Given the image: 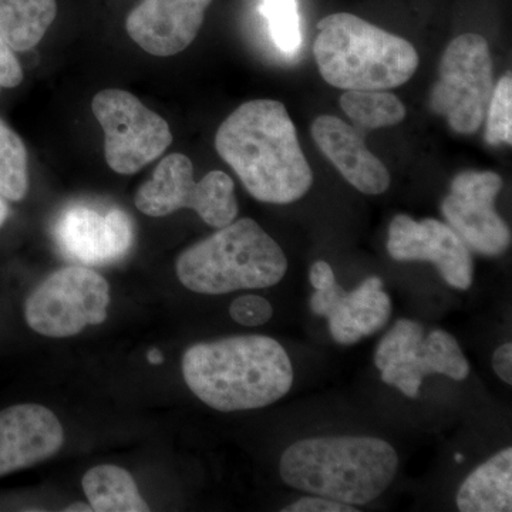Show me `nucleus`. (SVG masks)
Here are the masks:
<instances>
[{
  "mask_svg": "<svg viewBox=\"0 0 512 512\" xmlns=\"http://www.w3.org/2000/svg\"><path fill=\"white\" fill-rule=\"evenodd\" d=\"M311 133L323 156L356 190L367 195H380L389 190L392 183L389 170L367 148L362 131L339 117L319 116L313 121Z\"/></svg>",
  "mask_w": 512,
  "mask_h": 512,
  "instance_id": "obj_17",
  "label": "nucleus"
},
{
  "mask_svg": "<svg viewBox=\"0 0 512 512\" xmlns=\"http://www.w3.org/2000/svg\"><path fill=\"white\" fill-rule=\"evenodd\" d=\"M29 191L28 151L22 138L0 120V194L22 201Z\"/></svg>",
  "mask_w": 512,
  "mask_h": 512,
  "instance_id": "obj_22",
  "label": "nucleus"
},
{
  "mask_svg": "<svg viewBox=\"0 0 512 512\" xmlns=\"http://www.w3.org/2000/svg\"><path fill=\"white\" fill-rule=\"evenodd\" d=\"M175 271L192 292L224 295L279 284L288 271V259L258 222L242 218L185 249Z\"/></svg>",
  "mask_w": 512,
  "mask_h": 512,
  "instance_id": "obj_5",
  "label": "nucleus"
},
{
  "mask_svg": "<svg viewBox=\"0 0 512 512\" xmlns=\"http://www.w3.org/2000/svg\"><path fill=\"white\" fill-rule=\"evenodd\" d=\"M9 215V207L8 202H6V198L0 194V228L5 225L6 220H8Z\"/></svg>",
  "mask_w": 512,
  "mask_h": 512,
  "instance_id": "obj_30",
  "label": "nucleus"
},
{
  "mask_svg": "<svg viewBox=\"0 0 512 512\" xmlns=\"http://www.w3.org/2000/svg\"><path fill=\"white\" fill-rule=\"evenodd\" d=\"M339 104L362 133L397 126L407 114L403 101L386 90H346Z\"/></svg>",
  "mask_w": 512,
  "mask_h": 512,
  "instance_id": "obj_21",
  "label": "nucleus"
},
{
  "mask_svg": "<svg viewBox=\"0 0 512 512\" xmlns=\"http://www.w3.org/2000/svg\"><path fill=\"white\" fill-rule=\"evenodd\" d=\"M355 505L339 503V501L330 500V498L320 497V495H311V497H302L295 503L289 504L282 512H357Z\"/></svg>",
  "mask_w": 512,
  "mask_h": 512,
  "instance_id": "obj_27",
  "label": "nucleus"
},
{
  "mask_svg": "<svg viewBox=\"0 0 512 512\" xmlns=\"http://www.w3.org/2000/svg\"><path fill=\"white\" fill-rule=\"evenodd\" d=\"M309 279L316 291H323V289H328L336 284L335 272H333L332 266L325 261H318L312 265Z\"/></svg>",
  "mask_w": 512,
  "mask_h": 512,
  "instance_id": "obj_29",
  "label": "nucleus"
},
{
  "mask_svg": "<svg viewBox=\"0 0 512 512\" xmlns=\"http://www.w3.org/2000/svg\"><path fill=\"white\" fill-rule=\"evenodd\" d=\"M485 140L490 146L512 144V76L505 74L495 84L493 96L485 114Z\"/></svg>",
  "mask_w": 512,
  "mask_h": 512,
  "instance_id": "obj_24",
  "label": "nucleus"
},
{
  "mask_svg": "<svg viewBox=\"0 0 512 512\" xmlns=\"http://www.w3.org/2000/svg\"><path fill=\"white\" fill-rule=\"evenodd\" d=\"M503 185V178L493 171H463L441 202L447 224L478 254L500 256L510 248V228L495 210Z\"/></svg>",
  "mask_w": 512,
  "mask_h": 512,
  "instance_id": "obj_11",
  "label": "nucleus"
},
{
  "mask_svg": "<svg viewBox=\"0 0 512 512\" xmlns=\"http://www.w3.org/2000/svg\"><path fill=\"white\" fill-rule=\"evenodd\" d=\"M134 204L138 211L154 218L190 208L214 228L227 227L238 215L232 178L222 171H211L195 183L194 165L180 153L161 160L151 180L138 188Z\"/></svg>",
  "mask_w": 512,
  "mask_h": 512,
  "instance_id": "obj_7",
  "label": "nucleus"
},
{
  "mask_svg": "<svg viewBox=\"0 0 512 512\" xmlns=\"http://www.w3.org/2000/svg\"><path fill=\"white\" fill-rule=\"evenodd\" d=\"M23 80V70L12 47L0 36V89H13Z\"/></svg>",
  "mask_w": 512,
  "mask_h": 512,
  "instance_id": "obj_26",
  "label": "nucleus"
},
{
  "mask_svg": "<svg viewBox=\"0 0 512 512\" xmlns=\"http://www.w3.org/2000/svg\"><path fill=\"white\" fill-rule=\"evenodd\" d=\"M262 13L268 20L269 32L275 45L293 55L302 45L301 19L296 0H264Z\"/></svg>",
  "mask_w": 512,
  "mask_h": 512,
  "instance_id": "obj_23",
  "label": "nucleus"
},
{
  "mask_svg": "<svg viewBox=\"0 0 512 512\" xmlns=\"http://www.w3.org/2000/svg\"><path fill=\"white\" fill-rule=\"evenodd\" d=\"M493 367L495 375L500 377L508 386L512 384V345L504 343L495 350L493 355Z\"/></svg>",
  "mask_w": 512,
  "mask_h": 512,
  "instance_id": "obj_28",
  "label": "nucleus"
},
{
  "mask_svg": "<svg viewBox=\"0 0 512 512\" xmlns=\"http://www.w3.org/2000/svg\"><path fill=\"white\" fill-rule=\"evenodd\" d=\"M92 110L103 128L104 157L114 173H138L173 143L167 121L134 94L103 90L94 96Z\"/></svg>",
  "mask_w": 512,
  "mask_h": 512,
  "instance_id": "obj_10",
  "label": "nucleus"
},
{
  "mask_svg": "<svg viewBox=\"0 0 512 512\" xmlns=\"http://www.w3.org/2000/svg\"><path fill=\"white\" fill-rule=\"evenodd\" d=\"M461 512L512 511V448L507 447L478 466L460 485Z\"/></svg>",
  "mask_w": 512,
  "mask_h": 512,
  "instance_id": "obj_18",
  "label": "nucleus"
},
{
  "mask_svg": "<svg viewBox=\"0 0 512 512\" xmlns=\"http://www.w3.org/2000/svg\"><path fill=\"white\" fill-rule=\"evenodd\" d=\"M231 318L239 325L261 326L268 323L274 315L271 303L258 295L239 296L229 306Z\"/></svg>",
  "mask_w": 512,
  "mask_h": 512,
  "instance_id": "obj_25",
  "label": "nucleus"
},
{
  "mask_svg": "<svg viewBox=\"0 0 512 512\" xmlns=\"http://www.w3.org/2000/svg\"><path fill=\"white\" fill-rule=\"evenodd\" d=\"M192 393L222 413L262 409L291 390L293 367L281 343L268 336H231L197 343L184 353Z\"/></svg>",
  "mask_w": 512,
  "mask_h": 512,
  "instance_id": "obj_2",
  "label": "nucleus"
},
{
  "mask_svg": "<svg viewBox=\"0 0 512 512\" xmlns=\"http://www.w3.org/2000/svg\"><path fill=\"white\" fill-rule=\"evenodd\" d=\"M375 365L384 383L412 399L419 396L426 376L439 373L464 380L471 370L453 335L440 329L426 335L423 326L410 319L397 320L384 336L375 353Z\"/></svg>",
  "mask_w": 512,
  "mask_h": 512,
  "instance_id": "obj_9",
  "label": "nucleus"
},
{
  "mask_svg": "<svg viewBox=\"0 0 512 512\" xmlns=\"http://www.w3.org/2000/svg\"><path fill=\"white\" fill-rule=\"evenodd\" d=\"M82 485L93 511H150V507L138 491L136 481L124 468L110 464L94 467L87 471Z\"/></svg>",
  "mask_w": 512,
  "mask_h": 512,
  "instance_id": "obj_20",
  "label": "nucleus"
},
{
  "mask_svg": "<svg viewBox=\"0 0 512 512\" xmlns=\"http://www.w3.org/2000/svg\"><path fill=\"white\" fill-rule=\"evenodd\" d=\"M387 251L394 261L431 262L444 281L460 291L473 285L470 248L450 225L439 220L416 221L406 214L396 215L390 222Z\"/></svg>",
  "mask_w": 512,
  "mask_h": 512,
  "instance_id": "obj_12",
  "label": "nucleus"
},
{
  "mask_svg": "<svg viewBox=\"0 0 512 512\" xmlns=\"http://www.w3.org/2000/svg\"><path fill=\"white\" fill-rule=\"evenodd\" d=\"M67 512H74V511H83V512H90L93 511V508L90 507V504H84V503H74L70 504L69 507L66 508Z\"/></svg>",
  "mask_w": 512,
  "mask_h": 512,
  "instance_id": "obj_32",
  "label": "nucleus"
},
{
  "mask_svg": "<svg viewBox=\"0 0 512 512\" xmlns=\"http://www.w3.org/2000/svg\"><path fill=\"white\" fill-rule=\"evenodd\" d=\"M56 16V0H0V36L26 52L42 42Z\"/></svg>",
  "mask_w": 512,
  "mask_h": 512,
  "instance_id": "obj_19",
  "label": "nucleus"
},
{
  "mask_svg": "<svg viewBox=\"0 0 512 512\" xmlns=\"http://www.w3.org/2000/svg\"><path fill=\"white\" fill-rule=\"evenodd\" d=\"M457 463H461V460H463V456H460V454H457Z\"/></svg>",
  "mask_w": 512,
  "mask_h": 512,
  "instance_id": "obj_33",
  "label": "nucleus"
},
{
  "mask_svg": "<svg viewBox=\"0 0 512 512\" xmlns=\"http://www.w3.org/2000/svg\"><path fill=\"white\" fill-rule=\"evenodd\" d=\"M62 424L40 404H16L0 412V477L36 466L63 446Z\"/></svg>",
  "mask_w": 512,
  "mask_h": 512,
  "instance_id": "obj_16",
  "label": "nucleus"
},
{
  "mask_svg": "<svg viewBox=\"0 0 512 512\" xmlns=\"http://www.w3.org/2000/svg\"><path fill=\"white\" fill-rule=\"evenodd\" d=\"M399 468L396 450L376 437H315L282 454L279 471L289 487L349 505H366L390 487Z\"/></svg>",
  "mask_w": 512,
  "mask_h": 512,
  "instance_id": "obj_3",
  "label": "nucleus"
},
{
  "mask_svg": "<svg viewBox=\"0 0 512 512\" xmlns=\"http://www.w3.org/2000/svg\"><path fill=\"white\" fill-rule=\"evenodd\" d=\"M494 87V63L487 39L477 33H464L441 56L439 80L431 89L429 106L446 117L456 133H477L485 121Z\"/></svg>",
  "mask_w": 512,
  "mask_h": 512,
  "instance_id": "obj_6",
  "label": "nucleus"
},
{
  "mask_svg": "<svg viewBox=\"0 0 512 512\" xmlns=\"http://www.w3.org/2000/svg\"><path fill=\"white\" fill-rule=\"evenodd\" d=\"M212 0H143L128 13V36L144 52L170 57L194 42Z\"/></svg>",
  "mask_w": 512,
  "mask_h": 512,
  "instance_id": "obj_14",
  "label": "nucleus"
},
{
  "mask_svg": "<svg viewBox=\"0 0 512 512\" xmlns=\"http://www.w3.org/2000/svg\"><path fill=\"white\" fill-rule=\"evenodd\" d=\"M109 282L86 266H67L47 276L25 302L30 329L49 338H70L107 319Z\"/></svg>",
  "mask_w": 512,
  "mask_h": 512,
  "instance_id": "obj_8",
  "label": "nucleus"
},
{
  "mask_svg": "<svg viewBox=\"0 0 512 512\" xmlns=\"http://www.w3.org/2000/svg\"><path fill=\"white\" fill-rule=\"evenodd\" d=\"M60 251L83 265H107L120 261L133 245L130 215L120 208L101 212L89 205L66 208L55 225Z\"/></svg>",
  "mask_w": 512,
  "mask_h": 512,
  "instance_id": "obj_13",
  "label": "nucleus"
},
{
  "mask_svg": "<svg viewBox=\"0 0 512 512\" xmlns=\"http://www.w3.org/2000/svg\"><path fill=\"white\" fill-rule=\"evenodd\" d=\"M318 30L313 55L320 76L336 89H394L419 67V53L409 40L352 13L326 16Z\"/></svg>",
  "mask_w": 512,
  "mask_h": 512,
  "instance_id": "obj_4",
  "label": "nucleus"
},
{
  "mask_svg": "<svg viewBox=\"0 0 512 512\" xmlns=\"http://www.w3.org/2000/svg\"><path fill=\"white\" fill-rule=\"evenodd\" d=\"M315 315L329 320L332 338L340 345H355L384 328L392 316V299L383 291L377 276L367 278L355 291L348 292L338 284L316 291L311 298Z\"/></svg>",
  "mask_w": 512,
  "mask_h": 512,
  "instance_id": "obj_15",
  "label": "nucleus"
},
{
  "mask_svg": "<svg viewBox=\"0 0 512 512\" xmlns=\"http://www.w3.org/2000/svg\"><path fill=\"white\" fill-rule=\"evenodd\" d=\"M215 148L255 200L291 204L311 190V165L281 101L241 104L218 128Z\"/></svg>",
  "mask_w": 512,
  "mask_h": 512,
  "instance_id": "obj_1",
  "label": "nucleus"
},
{
  "mask_svg": "<svg viewBox=\"0 0 512 512\" xmlns=\"http://www.w3.org/2000/svg\"><path fill=\"white\" fill-rule=\"evenodd\" d=\"M148 362L151 363V365H160V363H163L164 357L161 355L160 350L158 349H151L150 352H148Z\"/></svg>",
  "mask_w": 512,
  "mask_h": 512,
  "instance_id": "obj_31",
  "label": "nucleus"
}]
</instances>
